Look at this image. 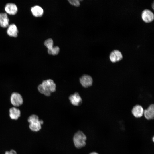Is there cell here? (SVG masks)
<instances>
[{
	"mask_svg": "<svg viewBox=\"0 0 154 154\" xmlns=\"http://www.w3.org/2000/svg\"><path fill=\"white\" fill-rule=\"evenodd\" d=\"M37 88L40 93L46 96H49L52 93L56 91V86L52 80L48 79L43 80L42 84L38 85Z\"/></svg>",
	"mask_w": 154,
	"mask_h": 154,
	"instance_id": "1",
	"label": "cell"
},
{
	"mask_svg": "<svg viewBox=\"0 0 154 154\" xmlns=\"http://www.w3.org/2000/svg\"><path fill=\"white\" fill-rule=\"evenodd\" d=\"M28 121L29 123V127L31 130L33 132H38L42 128V125L43 124V121L39 119L38 116L35 114L30 116L28 119Z\"/></svg>",
	"mask_w": 154,
	"mask_h": 154,
	"instance_id": "2",
	"label": "cell"
},
{
	"mask_svg": "<svg viewBox=\"0 0 154 154\" xmlns=\"http://www.w3.org/2000/svg\"><path fill=\"white\" fill-rule=\"evenodd\" d=\"M87 137L82 131L78 130L74 134L73 141L76 148L80 149L84 147L86 144Z\"/></svg>",
	"mask_w": 154,
	"mask_h": 154,
	"instance_id": "3",
	"label": "cell"
},
{
	"mask_svg": "<svg viewBox=\"0 0 154 154\" xmlns=\"http://www.w3.org/2000/svg\"><path fill=\"white\" fill-rule=\"evenodd\" d=\"M10 102L14 107H17L23 103V100L21 95L17 92H13L11 94Z\"/></svg>",
	"mask_w": 154,
	"mask_h": 154,
	"instance_id": "4",
	"label": "cell"
},
{
	"mask_svg": "<svg viewBox=\"0 0 154 154\" xmlns=\"http://www.w3.org/2000/svg\"><path fill=\"white\" fill-rule=\"evenodd\" d=\"M79 81L82 86L85 88L91 86L93 82L92 77L87 74H84L80 78Z\"/></svg>",
	"mask_w": 154,
	"mask_h": 154,
	"instance_id": "5",
	"label": "cell"
},
{
	"mask_svg": "<svg viewBox=\"0 0 154 154\" xmlns=\"http://www.w3.org/2000/svg\"><path fill=\"white\" fill-rule=\"evenodd\" d=\"M123 58L121 52L118 50H114L110 52L109 58L112 63H116L121 60Z\"/></svg>",
	"mask_w": 154,
	"mask_h": 154,
	"instance_id": "6",
	"label": "cell"
},
{
	"mask_svg": "<svg viewBox=\"0 0 154 154\" xmlns=\"http://www.w3.org/2000/svg\"><path fill=\"white\" fill-rule=\"evenodd\" d=\"M141 17L145 22L147 23H149L153 20L154 15L151 10L146 9L142 11L141 13Z\"/></svg>",
	"mask_w": 154,
	"mask_h": 154,
	"instance_id": "7",
	"label": "cell"
},
{
	"mask_svg": "<svg viewBox=\"0 0 154 154\" xmlns=\"http://www.w3.org/2000/svg\"><path fill=\"white\" fill-rule=\"evenodd\" d=\"M69 99L70 103L74 106H79L81 105L82 103V99L77 92L70 95Z\"/></svg>",
	"mask_w": 154,
	"mask_h": 154,
	"instance_id": "8",
	"label": "cell"
},
{
	"mask_svg": "<svg viewBox=\"0 0 154 154\" xmlns=\"http://www.w3.org/2000/svg\"><path fill=\"white\" fill-rule=\"evenodd\" d=\"M144 110L142 106L136 105L133 107L131 113L136 118H140L143 115Z\"/></svg>",
	"mask_w": 154,
	"mask_h": 154,
	"instance_id": "9",
	"label": "cell"
},
{
	"mask_svg": "<svg viewBox=\"0 0 154 154\" xmlns=\"http://www.w3.org/2000/svg\"><path fill=\"white\" fill-rule=\"evenodd\" d=\"M143 115L146 119L148 120L153 119L154 118V105H150L147 108L144 110Z\"/></svg>",
	"mask_w": 154,
	"mask_h": 154,
	"instance_id": "10",
	"label": "cell"
},
{
	"mask_svg": "<svg viewBox=\"0 0 154 154\" xmlns=\"http://www.w3.org/2000/svg\"><path fill=\"white\" fill-rule=\"evenodd\" d=\"M5 10L7 14L14 15L18 11V8L17 5L13 3H8L6 4L5 7Z\"/></svg>",
	"mask_w": 154,
	"mask_h": 154,
	"instance_id": "11",
	"label": "cell"
},
{
	"mask_svg": "<svg viewBox=\"0 0 154 154\" xmlns=\"http://www.w3.org/2000/svg\"><path fill=\"white\" fill-rule=\"evenodd\" d=\"M21 114V111L17 107L13 106L9 109V117L13 120L18 119L20 116Z\"/></svg>",
	"mask_w": 154,
	"mask_h": 154,
	"instance_id": "12",
	"label": "cell"
},
{
	"mask_svg": "<svg viewBox=\"0 0 154 154\" xmlns=\"http://www.w3.org/2000/svg\"><path fill=\"white\" fill-rule=\"evenodd\" d=\"M18 33L17 28L15 24H11L8 27L7 33L9 36L16 37L18 36Z\"/></svg>",
	"mask_w": 154,
	"mask_h": 154,
	"instance_id": "13",
	"label": "cell"
},
{
	"mask_svg": "<svg viewBox=\"0 0 154 154\" xmlns=\"http://www.w3.org/2000/svg\"><path fill=\"white\" fill-rule=\"evenodd\" d=\"M9 19L5 13H0V27L6 28L9 25Z\"/></svg>",
	"mask_w": 154,
	"mask_h": 154,
	"instance_id": "14",
	"label": "cell"
},
{
	"mask_svg": "<svg viewBox=\"0 0 154 154\" xmlns=\"http://www.w3.org/2000/svg\"><path fill=\"white\" fill-rule=\"evenodd\" d=\"M31 10L32 15L35 17H40L43 14V10L42 8L38 5H35L32 7L31 8Z\"/></svg>",
	"mask_w": 154,
	"mask_h": 154,
	"instance_id": "15",
	"label": "cell"
},
{
	"mask_svg": "<svg viewBox=\"0 0 154 154\" xmlns=\"http://www.w3.org/2000/svg\"><path fill=\"white\" fill-rule=\"evenodd\" d=\"M59 50V47L58 46H55L51 48L48 49V52L49 54L55 55L58 54Z\"/></svg>",
	"mask_w": 154,
	"mask_h": 154,
	"instance_id": "16",
	"label": "cell"
},
{
	"mask_svg": "<svg viewBox=\"0 0 154 154\" xmlns=\"http://www.w3.org/2000/svg\"><path fill=\"white\" fill-rule=\"evenodd\" d=\"M44 44L48 49L51 48L53 47V41L51 38H49L46 40Z\"/></svg>",
	"mask_w": 154,
	"mask_h": 154,
	"instance_id": "17",
	"label": "cell"
},
{
	"mask_svg": "<svg viewBox=\"0 0 154 154\" xmlns=\"http://www.w3.org/2000/svg\"><path fill=\"white\" fill-rule=\"evenodd\" d=\"M68 1L71 5L76 7H78L80 5V3L79 0H68Z\"/></svg>",
	"mask_w": 154,
	"mask_h": 154,
	"instance_id": "18",
	"label": "cell"
},
{
	"mask_svg": "<svg viewBox=\"0 0 154 154\" xmlns=\"http://www.w3.org/2000/svg\"><path fill=\"white\" fill-rule=\"evenodd\" d=\"M11 154H17L16 152L14 150H11L10 151Z\"/></svg>",
	"mask_w": 154,
	"mask_h": 154,
	"instance_id": "19",
	"label": "cell"
},
{
	"mask_svg": "<svg viewBox=\"0 0 154 154\" xmlns=\"http://www.w3.org/2000/svg\"><path fill=\"white\" fill-rule=\"evenodd\" d=\"M89 154H99L96 152L94 151V152H90Z\"/></svg>",
	"mask_w": 154,
	"mask_h": 154,
	"instance_id": "20",
	"label": "cell"
},
{
	"mask_svg": "<svg viewBox=\"0 0 154 154\" xmlns=\"http://www.w3.org/2000/svg\"><path fill=\"white\" fill-rule=\"evenodd\" d=\"M154 137H153L152 138V141H153V142L154 141Z\"/></svg>",
	"mask_w": 154,
	"mask_h": 154,
	"instance_id": "21",
	"label": "cell"
},
{
	"mask_svg": "<svg viewBox=\"0 0 154 154\" xmlns=\"http://www.w3.org/2000/svg\"><path fill=\"white\" fill-rule=\"evenodd\" d=\"M152 7L153 8V9H154V3H153V7Z\"/></svg>",
	"mask_w": 154,
	"mask_h": 154,
	"instance_id": "22",
	"label": "cell"
}]
</instances>
